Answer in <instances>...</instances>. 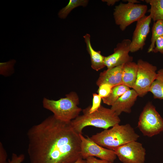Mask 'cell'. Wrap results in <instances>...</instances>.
Listing matches in <instances>:
<instances>
[{"mask_svg": "<svg viewBox=\"0 0 163 163\" xmlns=\"http://www.w3.org/2000/svg\"><path fill=\"white\" fill-rule=\"evenodd\" d=\"M30 163H74L81 156L79 134L53 115L28 130Z\"/></svg>", "mask_w": 163, "mask_h": 163, "instance_id": "1", "label": "cell"}, {"mask_svg": "<svg viewBox=\"0 0 163 163\" xmlns=\"http://www.w3.org/2000/svg\"><path fill=\"white\" fill-rule=\"evenodd\" d=\"M89 106L83 110L82 115L71 121L73 128L79 134H82L83 129L87 126L107 129L121 121L119 116L110 108L101 105L97 111L91 113H89Z\"/></svg>", "mask_w": 163, "mask_h": 163, "instance_id": "2", "label": "cell"}, {"mask_svg": "<svg viewBox=\"0 0 163 163\" xmlns=\"http://www.w3.org/2000/svg\"><path fill=\"white\" fill-rule=\"evenodd\" d=\"M139 137L129 124H117L89 137L101 146L113 150L129 142L136 141Z\"/></svg>", "mask_w": 163, "mask_h": 163, "instance_id": "3", "label": "cell"}, {"mask_svg": "<svg viewBox=\"0 0 163 163\" xmlns=\"http://www.w3.org/2000/svg\"><path fill=\"white\" fill-rule=\"evenodd\" d=\"M79 99L77 94L72 92L66 97L57 100L43 98V107L52 112L57 119L64 122H70L79 116L82 109L78 107Z\"/></svg>", "mask_w": 163, "mask_h": 163, "instance_id": "4", "label": "cell"}, {"mask_svg": "<svg viewBox=\"0 0 163 163\" xmlns=\"http://www.w3.org/2000/svg\"><path fill=\"white\" fill-rule=\"evenodd\" d=\"M114 10L115 23L123 31L131 24L145 16L148 7L146 5L139 3L121 2L115 7Z\"/></svg>", "mask_w": 163, "mask_h": 163, "instance_id": "5", "label": "cell"}, {"mask_svg": "<svg viewBox=\"0 0 163 163\" xmlns=\"http://www.w3.org/2000/svg\"><path fill=\"white\" fill-rule=\"evenodd\" d=\"M137 127L144 136L149 137L163 132V119L151 102L147 103L143 108Z\"/></svg>", "mask_w": 163, "mask_h": 163, "instance_id": "6", "label": "cell"}, {"mask_svg": "<svg viewBox=\"0 0 163 163\" xmlns=\"http://www.w3.org/2000/svg\"><path fill=\"white\" fill-rule=\"evenodd\" d=\"M138 71L136 80L133 88L138 96L143 97L149 92L155 80L157 67L149 62L139 59L138 60Z\"/></svg>", "mask_w": 163, "mask_h": 163, "instance_id": "7", "label": "cell"}, {"mask_svg": "<svg viewBox=\"0 0 163 163\" xmlns=\"http://www.w3.org/2000/svg\"><path fill=\"white\" fill-rule=\"evenodd\" d=\"M123 163H144L146 150L142 144L136 141L129 142L113 150Z\"/></svg>", "mask_w": 163, "mask_h": 163, "instance_id": "8", "label": "cell"}, {"mask_svg": "<svg viewBox=\"0 0 163 163\" xmlns=\"http://www.w3.org/2000/svg\"><path fill=\"white\" fill-rule=\"evenodd\" d=\"M81 139V156L84 159L89 156H95L113 163L117 156L114 151L101 146L92 140L89 137L85 138L79 134Z\"/></svg>", "mask_w": 163, "mask_h": 163, "instance_id": "9", "label": "cell"}, {"mask_svg": "<svg viewBox=\"0 0 163 163\" xmlns=\"http://www.w3.org/2000/svg\"><path fill=\"white\" fill-rule=\"evenodd\" d=\"M131 40L124 39L118 43L113 54L105 56L104 63L107 69H110L133 61V57L130 56Z\"/></svg>", "mask_w": 163, "mask_h": 163, "instance_id": "10", "label": "cell"}, {"mask_svg": "<svg viewBox=\"0 0 163 163\" xmlns=\"http://www.w3.org/2000/svg\"><path fill=\"white\" fill-rule=\"evenodd\" d=\"M152 19L149 15H145L137 21L130 46V52L134 53L143 49L147 37L150 32Z\"/></svg>", "mask_w": 163, "mask_h": 163, "instance_id": "11", "label": "cell"}, {"mask_svg": "<svg viewBox=\"0 0 163 163\" xmlns=\"http://www.w3.org/2000/svg\"><path fill=\"white\" fill-rule=\"evenodd\" d=\"M138 95L133 89L126 92L111 106L110 109L119 116L123 112L130 113Z\"/></svg>", "mask_w": 163, "mask_h": 163, "instance_id": "12", "label": "cell"}, {"mask_svg": "<svg viewBox=\"0 0 163 163\" xmlns=\"http://www.w3.org/2000/svg\"><path fill=\"white\" fill-rule=\"evenodd\" d=\"M123 65L107 69L101 72L96 82L97 85L99 87L102 84H107L114 87L122 85Z\"/></svg>", "mask_w": 163, "mask_h": 163, "instance_id": "13", "label": "cell"}, {"mask_svg": "<svg viewBox=\"0 0 163 163\" xmlns=\"http://www.w3.org/2000/svg\"><path fill=\"white\" fill-rule=\"evenodd\" d=\"M83 37L86 44L87 50L90 56L92 68L98 71L104 68L105 66L104 63L105 56L101 55L100 51H96L93 49L89 34H86Z\"/></svg>", "mask_w": 163, "mask_h": 163, "instance_id": "14", "label": "cell"}, {"mask_svg": "<svg viewBox=\"0 0 163 163\" xmlns=\"http://www.w3.org/2000/svg\"><path fill=\"white\" fill-rule=\"evenodd\" d=\"M137 71L138 66L136 62L132 61L124 64L122 74V85L133 88L136 80Z\"/></svg>", "mask_w": 163, "mask_h": 163, "instance_id": "15", "label": "cell"}, {"mask_svg": "<svg viewBox=\"0 0 163 163\" xmlns=\"http://www.w3.org/2000/svg\"><path fill=\"white\" fill-rule=\"evenodd\" d=\"M145 1L149 4L150 8L147 12L152 20L154 22L159 20L163 21V0H145Z\"/></svg>", "mask_w": 163, "mask_h": 163, "instance_id": "16", "label": "cell"}, {"mask_svg": "<svg viewBox=\"0 0 163 163\" xmlns=\"http://www.w3.org/2000/svg\"><path fill=\"white\" fill-rule=\"evenodd\" d=\"M149 92L153 94L154 98L163 100V69L157 71L156 77L152 84Z\"/></svg>", "mask_w": 163, "mask_h": 163, "instance_id": "17", "label": "cell"}, {"mask_svg": "<svg viewBox=\"0 0 163 163\" xmlns=\"http://www.w3.org/2000/svg\"><path fill=\"white\" fill-rule=\"evenodd\" d=\"M130 88L123 85L113 87L110 95L107 97L102 98L103 103L111 106L119 97Z\"/></svg>", "mask_w": 163, "mask_h": 163, "instance_id": "18", "label": "cell"}, {"mask_svg": "<svg viewBox=\"0 0 163 163\" xmlns=\"http://www.w3.org/2000/svg\"><path fill=\"white\" fill-rule=\"evenodd\" d=\"M152 32L151 44L147 51L149 53L153 52L156 41L158 38L163 36V21L159 20L154 22Z\"/></svg>", "mask_w": 163, "mask_h": 163, "instance_id": "19", "label": "cell"}, {"mask_svg": "<svg viewBox=\"0 0 163 163\" xmlns=\"http://www.w3.org/2000/svg\"><path fill=\"white\" fill-rule=\"evenodd\" d=\"M88 2V0H70L67 5L59 11L58 16L61 19H65L74 9L80 6L86 7Z\"/></svg>", "mask_w": 163, "mask_h": 163, "instance_id": "20", "label": "cell"}, {"mask_svg": "<svg viewBox=\"0 0 163 163\" xmlns=\"http://www.w3.org/2000/svg\"><path fill=\"white\" fill-rule=\"evenodd\" d=\"M113 87L108 84H102L99 86L97 91L98 94L102 99L107 97L110 94Z\"/></svg>", "mask_w": 163, "mask_h": 163, "instance_id": "21", "label": "cell"}, {"mask_svg": "<svg viewBox=\"0 0 163 163\" xmlns=\"http://www.w3.org/2000/svg\"><path fill=\"white\" fill-rule=\"evenodd\" d=\"M101 99L102 98L98 94H93L92 105L89 106V112L90 113H93L99 109L101 106Z\"/></svg>", "mask_w": 163, "mask_h": 163, "instance_id": "22", "label": "cell"}, {"mask_svg": "<svg viewBox=\"0 0 163 163\" xmlns=\"http://www.w3.org/2000/svg\"><path fill=\"white\" fill-rule=\"evenodd\" d=\"M24 158V155L23 154L18 155L16 153H13L11 158L7 161V163H21Z\"/></svg>", "mask_w": 163, "mask_h": 163, "instance_id": "23", "label": "cell"}, {"mask_svg": "<svg viewBox=\"0 0 163 163\" xmlns=\"http://www.w3.org/2000/svg\"><path fill=\"white\" fill-rule=\"evenodd\" d=\"M153 52H159L163 55V36L158 38L156 41Z\"/></svg>", "mask_w": 163, "mask_h": 163, "instance_id": "24", "label": "cell"}, {"mask_svg": "<svg viewBox=\"0 0 163 163\" xmlns=\"http://www.w3.org/2000/svg\"><path fill=\"white\" fill-rule=\"evenodd\" d=\"M7 155L1 142H0V163H7Z\"/></svg>", "mask_w": 163, "mask_h": 163, "instance_id": "25", "label": "cell"}, {"mask_svg": "<svg viewBox=\"0 0 163 163\" xmlns=\"http://www.w3.org/2000/svg\"><path fill=\"white\" fill-rule=\"evenodd\" d=\"M85 159L86 163H112L105 160L97 159L94 156H89Z\"/></svg>", "mask_w": 163, "mask_h": 163, "instance_id": "26", "label": "cell"}, {"mask_svg": "<svg viewBox=\"0 0 163 163\" xmlns=\"http://www.w3.org/2000/svg\"><path fill=\"white\" fill-rule=\"evenodd\" d=\"M103 2H106L107 3V4L110 6V5H114L115 3L118 2L119 0H103Z\"/></svg>", "mask_w": 163, "mask_h": 163, "instance_id": "27", "label": "cell"}, {"mask_svg": "<svg viewBox=\"0 0 163 163\" xmlns=\"http://www.w3.org/2000/svg\"><path fill=\"white\" fill-rule=\"evenodd\" d=\"M74 163H86V160L80 157Z\"/></svg>", "mask_w": 163, "mask_h": 163, "instance_id": "28", "label": "cell"}, {"mask_svg": "<svg viewBox=\"0 0 163 163\" xmlns=\"http://www.w3.org/2000/svg\"><path fill=\"white\" fill-rule=\"evenodd\" d=\"M123 1H125V2H128L132 3H139L140 2L136 0H127Z\"/></svg>", "mask_w": 163, "mask_h": 163, "instance_id": "29", "label": "cell"}]
</instances>
